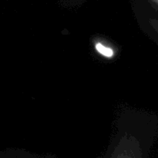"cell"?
Listing matches in <instances>:
<instances>
[{
    "instance_id": "cell-2",
    "label": "cell",
    "mask_w": 158,
    "mask_h": 158,
    "mask_svg": "<svg viewBox=\"0 0 158 158\" xmlns=\"http://www.w3.org/2000/svg\"><path fill=\"white\" fill-rule=\"evenodd\" d=\"M151 24H152L153 28H154V31L156 32V35H157L158 38V20H154V21L151 22Z\"/></svg>"
},
{
    "instance_id": "cell-1",
    "label": "cell",
    "mask_w": 158,
    "mask_h": 158,
    "mask_svg": "<svg viewBox=\"0 0 158 158\" xmlns=\"http://www.w3.org/2000/svg\"><path fill=\"white\" fill-rule=\"evenodd\" d=\"M95 49L100 55L105 57V58L111 59L114 56V55H115L114 50L112 48L110 47V46H106V45L100 43V42H98V43H96Z\"/></svg>"
},
{
    "instance_id": "cell-3",
    "label": "cell",
    "mask_w": 158,
    "mask_h": 158,
    "mask_svg": "<svg viewBox=\"0 0 158 158\" xmlns=\"http://www.w3.org/2000/svg\"><path fill=\"white\" fill-rule=\"evenodd\" d=\"M151 1L158 8V0H151Z\"/></svg>"
}]
</instances>
